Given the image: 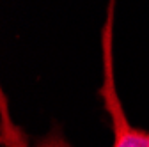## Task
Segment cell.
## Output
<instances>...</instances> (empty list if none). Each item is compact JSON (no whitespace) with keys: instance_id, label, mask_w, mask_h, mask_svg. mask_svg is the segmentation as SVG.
Returning <instances> with one entry per match:
<instances>
[{"instance_id":"6da1fadb","label":"cell","mask_w":149,"mask_h":147,"mask_svg":"<svg viewBox=\"0 0 149 147\" xmlns=\"http://www.w3.org/2000/svg\"><path fill=\"white\" fill-rule=\"evenodd\" d=\"M114 6H116V0H110L107 21L101 32L103 85L100 89L107 114L112 121V131H114L112 147H149V131L133 128V124L126 117L124 106L117 94L116 73H114Z\"/></svg>"},{"instance_id":"7a4b0ae2","label":"cell","mask_w":149,"mask_h":147,"mask_svg":"<svg viewBox=\"0 0 149 147\" xmlns=\"http://www.w3.org/2000/svg\"><path fill=\"white\" fill-rule=\"evenodd\" d=\"M0 124H2V144L6 147H29L27 138L23 137L22 130L11 119L6 94H2V112H0Z\"/></svg>"}]
</instances>
